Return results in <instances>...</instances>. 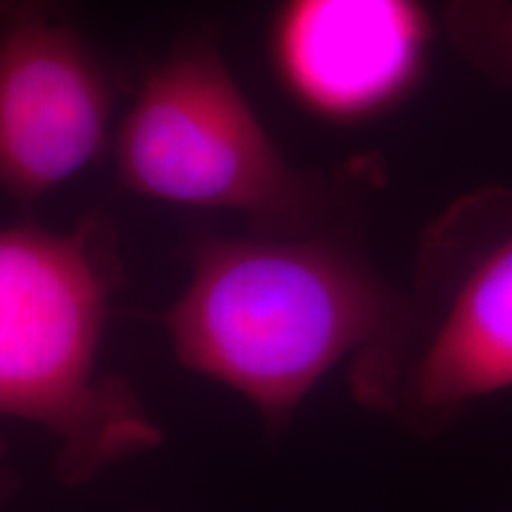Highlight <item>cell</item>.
<instances>
[{"instance_id":"obj_7","label":"cell","mask_w":512,"mask_h":512,"mask_svg":"<svg viewBox=\"0 0 512 512\" xmlns=\"http://www.w3.org/2000/svg\"><path fill=\"white\" fill-rule=\"evenodd\" d=\"M441 24L477 74L512 86V0H446Z\"/></svg>"},{"instance_id":"obj_1","label":"cell","mask_w":512,"mask_h":512,"mask_svg":"<svg viewBox=\"0 0 512 512\" xmlns=\"http://www.w3.org/2000/svg\"><path fill=\"white\" fill-rule=\"evenodd\" d=\"M401 306L363 249L332 228L204 238L164 316L178 361L233 389L280 432L320 380L354 361Z\"/></svg>"},{"instance_id":"obj_8","label":"cell","mask_w":512,"mask_h":512,"mask_svg":"<svg viewBox=\"0 0 512 512\" xmlns=\"http://www.w3.org/2000/svg\"><path fill=\"white\" fill-rule=\"evenodd\" d=\"M0 484H3V475H0ZM0 494H3V486H0Z\"/></svg>"},{"instance_id":"obj_3","label":"cell","mask_w":512,"mask_h":512,"mask_svg":"<svg viewBox=\"0 0 512 512\" xmlns=\"http://www.w3.org/2000/svg\"><path fill=\"white\" fill-rule=\"evenodd\" d=\"M354 399L415 434L512 389V188L484 185L422 235L413 283L351 361Z\"/></svg>"},{"instance_id":"obj_5","label":"cell","mask_w":512,"mask_h":512,"mask_svg":"<svg viewBox=\"0 0 512 512\" xmlns=\"http://www.w3.org/2000/svg\"><path fill=\"white\" fill-rule=\"evenodd\" d=\"M114 88L62 0H0V190L36 202L110 143Z\"/></svg>"},{"instance_id":"obj_2","label":"cell","mask_w":512,"mask_h":512,"mask_svg":"<svg viewBox=\"0 0 512 512\" xmlns=\"http://www.w3.org/2000/svg\"><path fill=\"white\" fill-rule=\"evenodd\" d=\"M119 285L117 235L98 214L0 228V418L48 432L69 484L162 444L136 389L102 370Z\"/></svg>"},{"instance_id":"obj_4","label":"cell","mask_w":512,"mask_h":512,"mask_svg":"<svg viewBox=\"0 0 512 512\" xmlns=\"http://www.w3.org/2000/svg\"><path fill=\"white\" fill-rule=\"evenodd\" d=\"M121 188L240 216L254 235L332 228L339 192L297 169L235 81L219 46L190 36L147 74L114 136Z\"/></svg>"},{"instance_id":"obj_6","label":"cell","mask_w":512,"mask_h":512,"mask_svg":"<svg viewBox=\"0 0 512 512\" xmlns=\"http://www.w3.org/2000/svg\"><path fill=\"white\" fill-rule=\"evenodd\" d=\"M434 24L422 0H280L268 55L283 91L330 124H366L425 79Z\"/></svg>"}]
</instances>
